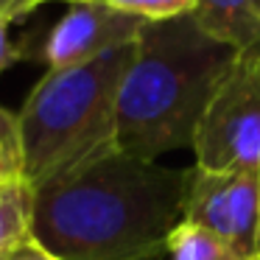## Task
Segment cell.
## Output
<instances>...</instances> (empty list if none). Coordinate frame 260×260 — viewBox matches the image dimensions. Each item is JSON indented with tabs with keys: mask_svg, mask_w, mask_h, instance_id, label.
Masks as SVG:
<instances>
[{
	"mask_svg": "<svg viewBox=\"0 0 260 260\" xmlns=\"http://www.w3.org/2000/svg\"><path fill=\"white\" fill-rule=\"evenodd\" d=\"M23 179V148H20L17 115L0 107V187Z\"/></svg>",
	"mask_w": 260,
	"mask_h": 260,
	"instance_id": "10",
	"label": "cell"
},
{
	"mask_svg": "<svg viewBox=\"0 0 260 260\" xmlns=\"http://www.w3.org/2000/svg\"><path fill=\"white\" fill-rule=\"evenodd\" d=\"M254 260H260V249H257V257H254Z\"/></svg>",
	"mask_w": 260,
	"mask_h": 260,
	"instance_id": "16",
	"label": "cell"
},
{
	"mask_svg": "<svg viewBox=\"0 0 260 260\" xmlns=\"http://www.w3.org/2000/svg\"><path fill=\"white\" fill-rule=\"evenodd\" d=\"M232 62L235 51L204 34L193 14L146 23L118 87V151L157 162L168 151L193 148L204 109Z\"/></svg>",
	"mask_w": 260,
	"mask_h": 260,
	"instance_id": "2",
	"label": "cell"
},
{
	"mask_svg": "<svg viewBox=\"0 0 260 260\" xmlns=\"http://www.w3.org/2000/svg\"><path fill=\"white\" fill-rule=\"evenodd\" d=\"M3 260H53V257L40 246V243L34 241V238H28V241L20 243V246L14 249V252H9Z\"/></svg>",
	"mask_w": 260,
	"mask_h": 260,
	"instance_id": "14",
	"label": "cell"
},
{
	"mask_svg": "<svg viewBox=\"0 0 260 260\" xmlns=\"http://www.w3.org/2000/svg\"><path fill=\"white\" fill-rule=\"evenodd\" d=\"M40 6H42L40 0H0V17L12 20V23H20V20H25Z\"/></svg>",
	"mask_w": 260,
	"mask_h": 260,
	"instance_id": "13",
	"label": "cell"
},
{
	"mask_svg": "<svg viewBox=\"0 0 260 260\" xmlns=\"http://www.w3.org/2000/svg\"><path fill=\"white\" fill-rule=\"evenodd\" d=\"M196 23L235 56L260 53V0H196Z\"/></svg>",
	"mask_w": 260,
	"mask_h": 260,
	"instance_id": "7",
	"label": "cell"
},
{
	"mask_svg": "<svg viewBox=\"0 0 260 260\" xmlns=\"http://www.w3.org/2000/svg\"><path fill=\"white\" fill-rule=\"evenodd\" d=\"M185 221L218 235L243 260H254L260 249V174L193 165Z\"/></svg>",
	"mask_w": 260,
	"mask_h": 260,
	"instance_id": "5",
	"label": "cell"
},
{
	"mask_svg": "<svg viewBox=\"0 0 260 260\" xmlns=\"http://www.w3.org/2000/svg\"><path fill=\"white\" fill-rule=\"evenodd\" d=\"M135 42L112 48L92 62L48 70L17 112L23 179L31 190L73 174L115 146L118 87Z\"/></svg>",
	"mask_w": 260,
	"mask_h": 260,
	"instance_id": "3",
	"label": "cell"
},
{
	"mask_svg": "<svg viewBox=\"0 0 260 260\" xmlns=\"http://www.w3.org/2000/svg\"><path fill=\"white\" fill-rule=\"evenodd\" d=\"M9 28H12V20L0 17V76L6 73L12 64H17L20 59H23V48L14 45L12 34H9Z\"/></svg>",
	"mask_w": 260,
	"mask_h": 260,
	"instance_id": "12",
	"label": "cell"
},
{
	"mask_svg": "<svg viewBox=\"0 0 260 260\" xmlns=\"http://www.w3.org/2000/svg\"><path fill=\"white\" fill-rule=\"evenodd\" d=\"M190 176L109 151L37 187L31 238L53 260H154L185 218Z\"/></svg>",
	"mask_w": 260,
	"mask_h": 260,
	"instance_id": "1",
	"label": "cell"
},
{
	"mask_svg": "<svg viewBox=\"0 0 260 260\" xmlns=\"http://www.w3.org/2000/svg\"><path fill=\"white\" fill-rule=\"evenodd\" d=\"M171 260H243L235 249H230L218 235L199 224L182 218L168 235V249H165Z\"/></svg>",
	"mask_w": 260,
	"mask_h": 260,
	"instance_id": "9",
	"label": "cell"
},
{
	"mask_svg": "<svg viewBox=\"0 0 260 260\" xmlns=\"http://www.w3.org/2000/svg\"><path fill=\"white\" fill-rule=\"evenodd\" d=\"M196 168L260 174V53L235 56L199 123Z\"/></svg>",
	"mask_w": 260,
	"mask_h": 260,
	"instance_id": "4",
	"label": "cell"
},
{
	"mask_svg": "<svg viewBox=\"0 0 260 260\" xmlns=\"http://www.w3.org/2000/svg\"><path fill=\"white\" fill-rule=\"evenodd\" d=\"M34 190L25 179L0 187V260L31 238Z\"/></svg>",
	"mask_w": 260,
	"mask_h": 260,
	"instance_id": "8",
	"label": "cell"
},
{
	"mask_svg": "<svg viewBox=\"0 0 260 260\" xmlns=\"http://www.w3.org/2000/svg\"><path fill=\"white\" fill-rule=\"evenodd\" d=\"M146 20L123 14L107 3H70L40 40L23 42V59L45 64L48 70H64L92 62L112 48L135 42Z\"/></svg>",
	"mask_w": 260,
	"mask_h": 260,
	"instance_id": "6",
	"label": "cell"
},
{
	"mask_svg": "<svg viewBox=\"0 0 260 260\" xmlns=\"http://www.w3.org/2000/svg\"><path fill=\"white\" fill-rule=\"evenodd\" d=\"M101 3L132 17H140L146 23H162V20L185 17L196 12V0H101Z\"/></svg>",
	"mask_w": 260,
	"mask_h": 260,
	"instance_id": "11",
	"label": "cell"
},
{
	"mask_svg": "<svg viewBox=\"0 0 260 260\" xmlns=\"http://www.w3.org/2000/svg\"><path fill=\"white\" fill-rule=\"evenodd\" d=\"M40 3H53V0H40ZM64 3H101V0H64Z\"/></svg>",
	"mask_w": 260,
	"mask_h": 260,
	"instance_id": "15",
	"label": "cell"
}]
</instances>
